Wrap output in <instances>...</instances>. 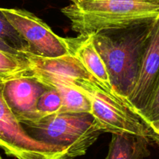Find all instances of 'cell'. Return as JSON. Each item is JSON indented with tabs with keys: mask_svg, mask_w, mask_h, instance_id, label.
Listing matches in <instances>:
<instances>
[{
	"mask_svg": "<svg viewBox=\"0 0 159 159\" xmlns=\"http://www.w3.org/2000/svg\"><path fill=\"white\" fill-rule=\"evenodd\" d=\"M34 139L63 147L76 157L86 154L102 133L90 113H57L25 126Z\"/></svg>",
	"mask_w": 159,
	"mask_h": 159,
	"instance_id": "obj_4",
	"label": "cell"
},
{
	"mask_svg": "<svg viewBox=\"0 0 159 159\" xmlns=\"http://www.w3.org/2000/svg\"><path fill=\"white\" fill-rule=\"evenodd\" d=\"M0 159H2V157H1V156H0Z\"/></svg>",
	"mask_w": 159,
	"mask_h": 159,
	"instance_id": "obj_19",
	"label": "cell"
},
{
	"mask_svg": "<svg viewBox=\"0 0 159 159\" xmlns=\"http://www.w3.org/2000/svg\"><path fill=\"white\" fill-rule=\"evenodd\" d=\"M26 63L57 73L70 87L85 95L91 104L90 114L102 132H127L148 139L144 122L128 101L94 77L73 55L36 57Z\"/></svg>",
	"mask_w": 159,
	"mask_h": 159,
	"instance_id": "obj_1",
	"label": "cell"
},
{
	"mask_svg": "<svg viewBox=\"0 0 159 159\" xmlns=\"http://www.w3.org/2000/svg\"><path fill=\"white\" fill-rule=\"evenodd\" d=\"M144 125L148 131V139L159 146V118L145 122Z\"/></svg>",
	"mask_w": 159,
	"mask_h": 159,
	"instance_id": "obj_16",
	"label": "cell"
},
{
	"mask_svg": "<svg viewBox=\"0 0 159 159\" xmlns=\"http://www.w3.org/2000/svg\"><path fill=\"white\" fill-rule=\"evenodd\" d=\"M156 19L92 35L107 69L113 90L126 100L134 86L141 57Z\"/></svg>",
	"mask_w": 159,
	"mask_h": 159,
	"instance_id": "obj_2",
	"label": "cell"
},
{
	"mask_svg": "<svg viewBox=\"0 0 159 159\" xmlns=\"http://www.w3.org/2000/svg\"><path fill=\"white\" fill-rule=\"evenodd\" d=\"M0 50L3 51H6V52L10 53V54L13 55H20V53L18 51H16V50H14L13 48H10L9 46H8L6 44H5L4 42H2V41H0Z\"/></svg>",
	"mask_w": 159,
	"mask_h": 159,
	"instance_id": "obj_17",
	"label": "cell"
},
{
	"mask_svg": "<svg viewBox=\"0 0 159 159\" xmlns=\"http://www.w3.org/2000/svg\"><path fill=\"white\" fill-rule=\"evenodd\" d=\"M26 66L27 70L23 76L35 78L46 87L54 89L60 94L62 101L60 113H90L91 104L86 97L70 87L60 75L27 63Z\"/></svg>",
	"mask_w": 159,
	"mask_h": 159,
	"instance_id": "obj_9",
	"label": "cell"
},
{
	"mask_svg": "<svg viewBox=\"0 0 159 159\" xmlns=\"http://www.w3.org/2000/svg\"><path fill=\"white\" fill-rule=\"evenodd\" d=\"M0 80V148L16 159H75L67 148L31 137L3 99Z\"/></svg>",
	"mask_w": 159,
	"mask_h": 159,
	"instance_id": "obj_5",
	"label": "cell"
},
{
	"mask_svg": "<svg viewBox=\"0 0 159 159\" xmlns=\"http://www.w3.org/2000/svg\"><path fill=\"white\" fill-rule=\"evenodd\" d=\"M49 87L34 77L20 76L1 81L3 99L23 126L37 123L42 117L37 110L38 100Z\"/></svg>",
	"mask_w": 159,
	"mask_h": 159,
	"instance_id": "obj_7",
	"label": "cell"
},
{
	"mask_svg": "<svg viewBox=\"0 0 159 159\" xmlns=\"http://www.w3.org/2000/svg\"><path fill=\"white\" fill-rule=\"evenodd\" d=\"M62 101L60 94L54 89L49 88L40 97L37 102V110L42 118L60 113Z\"/></svg>",
	"mask_w": 159,
	"mask_h": 159,
	"instance_id": "obj_14",
	"label": "cell"
},
{
	"mask_svg": "<svg viewBox=\"0 0 159 159\" xmlns=\"http://www.w3.org/2000/svg\"><path fill=\"white\" fill-rule=\"evenodd\" d=\"M27 66L21 54L13 55L0 50V80L23 76Z\"/></svg>",
	"mask_w": 159,
	"mask_h": 159,
	"instance_id": "obj_12",
	"label": "cell"
},
{
	"mask_svg": "<svg viewBox=\"0 0 159 159\" xmlns=\"http://www.w3.org/2000/svg\"><path fill=\"white\" fill-rule=\"evenodd\" d=\"M0 41L13 48L19 53H29L27 42L8 21L0 8Z\"/></svg>",
	"mask_w": 159,
	"mask_h": 159,
	"instance_id": "obj_13",
	"label": "cell"
},
{
	"mask_svg": "<svg viewBox=\"0 0 159 159\" xmlns=\"http://www.w3.org/2000/svg\"><path fill=\"white\" fill-rule=\"evenodd\" d=\"M68 53L74 56L94 77L113 90L103 60L95 47L92 36L65 37Z\"/></svg>",
	"mask_w": 159,
	"mask_h": 159,
	"instance_id": "obj_10",
	"label": "cell"
},
{
	"mask_svg": "<svg viewBox=\"0 0 159 159\" xmlns=\"http://www.w3.org/2000/svg\"><path fill=\"white\" fill-rule=\"evenodd\" d=\"M8 21L27 42L30 54L54 59L68 53L65 37L56 34L49 25L30 11L1 8Z\"/></svg>",
	"mask_w": 159,
	"mask_h": 159,
	"instance_id": "obj_6",
	"label": "cell"
},
{
	"mask_svg": "<svg viewBox=\"0 0 159 159\" xmlns=\"http://www.w3.org/2000/svg\"><path fill=\"white\" fill-rule=\"evenodd\" d=\"M149 140L130 133H112L106 159H146L150 156Z\"/></svg>",
	"mask_w": 159,
	"mask_h": 159,
	"instance_id": "obj_11",
	"label": "cell"
},
{
	"mask_svg": "<svg viewBox=\"0 0 159 159\" xmlns=\"http://www.w3.org/2000/svg\"><path fill=\"white\" fill-rule=\"evenodd\" d=\"M70 2H73V1H76V0H69Z\"/></svg>",
	"mask_w": 159,
	"mask_h": 159,
	"instance_id": "obj_18",
	"label": "cell"
},
{
	"mask_svg": "<svg viewBox=\"0 0 159 159\" xmlns=\"http://www.w3.org/2000/svg\"><path fill=\"white\" fill-rule=\"evenodd\" d=\"M144 123L159 118V78L152 98L144 112L140 115Z\"/></svg>",
	"mask_w": 159,
	"mask_h": 159,
	"instance_id": "obj_15",
	"label": "cell"
},
{
	"mask_svg": "<svg viewBox=\"0 0 159 159\" xmlns=\"http://www.w3.org/2000/svg\"><path fill=\"white\" fill-rule=\"evenodd\" d=\"M159 78V17L141 57L133 90L127 101L139 115L148 104Z\"/></svg>",
	"mask_w": 159,
	"mask_h": 159,
	"instance_id": "obj_8",
	"label": "cell"
},
{
	"mask_svg": "<svg viewBox=\"0 0 159 159\" xmlns=\"http://www.w3.org/2000/svg\"><path fill=\"white\" fill-rule=\"evenodd\" d=\"M79 35L123 29L159 17V0H76L61 9Z\"/></svg>",
	"mask_w": 159,
	"mask_h": 159,
	"instance_id": "obj_3",
	"label": "cell"
}]
</instances>
